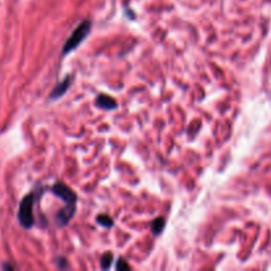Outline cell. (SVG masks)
Masks as SVG:
<instances>
[{
  "instance_id": "6da1fadb",
  "label": "cell",
  "mask_w": 271,
  "mask_h": 271,
  "mask_svg": "<svg viewBox=\"0 0 271 271\" xmlns=\"http://www.w3.org/2000/svg\"><path fill=\"white\" fill-rule=\"evenodd\" d=\"M90 29H91V23H90L89 20L82 21V23L74 29V32L72 33L71 37L68 38V41H66L65 45H64L62 53H64V54H68V53L74 51L75 48L78 47L80 44H82V41H84L85 38L89 36Z\"/></svg>"
},
{
  "instance_id": "7a4b0ae2",
  "label": "cell",
  "mask_w": 271,
  "mask_h": 271,
  "mask_svg": "<svg viewBox=\"0 0 271 271\" xmlns=\"http://www.w3.org/2000/svg\"><path fill=\"white\" fill-rule=\"evenodd\" d=\"M33 204H35V195L29 193L24 197L19 206V222L25 229H31L35 224L33 218Z\"/></svg>"
},
{
  "instance_id": "3957f363",
  "label": "cell",
  "mask_w": 271,
  "mask_h": 271,
  "mask_svg": "<svg viewBox=\"0 0 271 271\" xmlns=\"http://www.w3.org/2000/svg\"><path fill=\"white\" fill-rule=\"evenodd\" d=\"M53 193L57 195V196L62 199L65 201L66 206H72V208H75V204H77V197H75V193L72 191L71 188H68L65 184H61V182H57L56 185L53 187Z\"/></svg>"
},
{
  "instance_id": "277c9868",
  "label": "cell",
  "mask_w": 271,
  "mask_h": 271,
  "mask_svg": "<svg viewBox=\"0 0 271 271\" xmlns=\"http://www.w3.org/2000/svg\"><path fill=\"white\" fill-rule=\"evenodd\" d=\"M69 86H71V81H69V78H65L64 81H61L60 84L57 85L56 88L53 89V91H52L51 99L61 98V97L66 93V90L69 89Z\"/></svg>"
},
{
  "instance_id": "5b68a950",
  "label": "cell",
  "mask_w": 271,
  "mask_h": 271,
  "mask_svg": "<svg viewBox=\"0 0 271 271\" xmlns=\"http://www.w3.org/2000/svg\"><path fill=\"white\" fill-rule=\"evenodd\" d=\"M97 105H98L99 108H106V110H111V108H117L115 101L111 97H108V95H99L98 98H97Z\"/></svg>"
},
{
  "instance_id": "8992f818",
  "label": "cell",
  "mask_w": 271,
  "mask_h": 271,
  "mask_svg": "<svg viewBox=\"0 0 271 271\" xmlns=\"http://www.w3.org/2000/svg\"><path fill=\"white\" fill-rule=\"evenodd\" d=\"M164 225H165V221H164V218H156V220L152 222V232H154L155 234H159L163 232L164 229Z\"/></svg>"
},
{
  "instance_id": "52a82bcc",
  "label": "cell",
  "mask_w": 271,
  "mask_h": 271,
  "mask_svg": "<svg viewBox=\"0 0 271 271\" xmlns=\"http://www.w3.org/2000/svg\"><path fill=\"white\" fill-rule=\"evenodd\" d=\"M97 221H98L99 224L102 225V226H105V228H110V226H112V220L108 217V216H98V218H97Z\"/></svg>"
},
{
  "instance_id": "ba28073f",
  "label": "cell",
  "mask_w": 271,
  "mask_h": 271,
  "mask_svg": "<svg viewBox=\"0 0 271 271\" xmlns=\"http://www.w3.org/2000/svg\"><path fill=\"white\" fill-rule=\"evenodd\" d=\"M112 261V257L110 253H108V254H105L102 258V263H101V266L103 267V269H108L110 267V263H111Z\"/></svg>"
},
{
  "instance_id": "9c48e42d",
  "label": "cell",
  "mask_w": 271,
  "mask_h": 271,
  "mask_svg": "<svg viewBox=\"0 0 271 271\" xmlns=\"http://www.w3.org/2000/svg\"><path fill=\"white\" fill-rule=\"evenodd\" d=\"M117 270H123V269H125V270H130V266H128V265H127L126 263V261H123V259H119V261L117 262Z\"/></svg>"
}]
</instances>
